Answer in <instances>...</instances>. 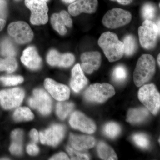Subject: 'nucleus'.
I'll use <instances>...</instances> for the list:
<instances>
[{
    "label": "nucleus",
    "mask_w": 160,
    "mask_h": 160,
    "mask_svg": "<svg viewBox=\"0 0 160 160\" xmlns=\"http://www.w3.org/2000/svg\"><path fill=\"white\" fill-rule=\"evenodd\" d=\"M98 44L110 62L121 59L124 55L123 42L113 32H106L103 33L99 38Z\"/></svg>",
    "instance_id": "obj_1"
},
{
    "label": "nucleus",
    "mask_w": 160,
    "mask_h": 160,
    "mask_svg": "<svg viewBox=\"0 0 160 160\" xmlns=\"http://www.w3.org/2000/svg\"><path fill=\"white\" fill-rule=\"evenodd\" d=\"M156 69L154 58L149 54H143L139 58L133 72V81L138 87L142 86L154 75Z\"/></svg>",
    "instance_id": "obj_2"
},
{
    "label": "nucleus",
    "mask_w": 160,
    "mask_h": 160,
    "mask_svg": "<svg viewBox=\"0 0 160 160\" xmlns=\"http://www.w3.org/2000/svg\"><path fill=\"white\" fill-rule=\"evenodd\" d=\"M138 98L152 114L158 113L160 107V95L153 84L142 86L138 92Z\"/></svg>",
    "instance_id": "obj_3"
},
{
    "label": "nucleus",
    "mask_w": 160,
    "mask_h": 160,
    "mask_svg": "<svg viewBox=\"0 0 160 160\" xmlns=\"http://www.w3.org/2000/svg\"><path fill=\"white\" fill-rule=\"evenodd\" d=\"M139 39L141 46L144 49H153L157 42L160 31L157 24L152 21L145 20L138 30Z\"/></svg>",
    "instance_id": "obj_4"
},
{
    "label": "nucleus",
    "mask_w": 160,
    "mask_h": 160,
    "mask_svg": "<svg viewBox=\"0 0 160 160\" xmlns=\"http://www.w3.org/2000/svg\"><path fill=\"white\" fill-rule=\"evenodd\" d=\"M115 93L114 87L108 83H95L90 85L84 93L87 101L92 102L102 103Z\"/></svg>",
    "instance_id": "obj_5"
},
{
    "label": "nucleus",
    "mask_w": 160,
    "mask_h": 160,
    "mask_svg": "<svg viewBox=\"0 0 160 160\" xmlns=\"http://www.w3.org/2000/svg\"><path fill=\"white\" fill-rule=\"evenodd\" d=\"M132 18V16L129 12L114 8L106 12L103 17L102 22L105 27L114 29L129 24Z\"/></svg>",
    "instance_id": "obj_6"
},
{
    "label": "nucleus",
    "mask_w": 160,
    "mask_h": 160,
    "mask_svg": "<svg viewBox=\"0 0 160 160\" xmlns=\"http://www.w3.org/2000/svg\"><path fill=\"white\" fill-rule=\"evenodd\" d=\"M25 4L31 10L30 22L32 25H44L48 22L49 9L46 2L40 0H25Z\"/></svg>",
    "instance_id": "obj_7"
},
{
    "label": "nucleus",
    "mask_w": 160,
    "mask_h": 160,
    "mask_svg": "<svg viewBox=\"0 0 160 160\" xmlns=\"http://www.w3.org/2000/svg\"><path fill=\"white\" fill-rule=\"evenodd\" d=\"M8 32L16 42L20 44L29 42L33 37V32L30 26L27 23L22 21L9 24Z\"/></svg>",
    "instance_id": "obj_8"
},
{
    "label": "nucleus",
    "mask_w": 160,
    "mask_h": 160,
    "mask_svg": "<svg viewBox=\"0 0 160 160\" xmlns=\"http://www.w3.org/2000/svg\"><path fill=\"white\" fill-rule=\"evenodd\" d=\"M33 93L32 97L29 100V106L37 109L42 114H49L52 106V102L49 95L41 89H35Z\"/></svg>",
    "instance_id": "obj_9"
},
{
    "label": "nucleus",
    "mask_w": 160,
    "mask_h": 160,
    "mask_svg": "<svg viewBox=\"0 0 160 160\" xmlns=\"http://www.w3.org/2000/svg\"><path fill=\"white\" fill-rule=\"evenodd\" d=\"M25 93L22 89L16 88L0 91V103L4 109H10L20 106Z\"/></svg>",
    "instance_id": "obj_10"
},
{
    "label": "nucleus",
    "mask_w": 160,
    "mask_h": 160,
    "mask_svg": "<svg viewBox=\"0 0 160 160\" xmlns=\"http://www.w3.org/2000/svg\"><path fill=\"white\" fill-rule=\"evenodd\" d=\"M64 126L59 124L52 125L49 129L41 132L39 136L41 143L43 144L56 146L62 140L65 135Z\"/></svg>",
    "instance_id": "obj_11"
},
{
    "label": "nucleus",
    "mask_w": 160,
    "mask_h": 160,
    "mask_svg": "<svg viewBox=\"0 0 160 160\" xmlns=\"http://www.w3.org/2000/svg\"><path fill=\"white\" fill-rule=\"evenodd\" d=\"M69 122L74 129L89 134L93 133L96 129L94 122L80 112H74L72 114Z\"/></svg>",
    "instance_id": "obj_12"
},
{
    "label": "nucleus",
    "mask_w": 160,
    "mask_h": 160,
    "mask_svg": "<svg viewBox=\"0 0 160 160\" xmlns=\"http://www.w3.org/2000/svg\"><path fill=\"white\" fill-rule=\"evenodd\" d=\"M98 5V0H77L69 5L68 11L73 16L82 13L92 14L97 10Z\"/></svg>",
    "instance_id": "obj_13"
},
{
    "label": "nucleus",
    "mask_w": 160,
    "mask_h": 160,
    "mask_svg": "<svg viewBox=\"0 0 160 160\" xmlns=\"http://www.w3.org/2000/svg\"><path fill=\"white\" fill-rule=\"evenodd\" d=\"M44 86L49 93L56 100L65 101L69 98L70 89L68 86L47 78L44 82Z\"/></svg>",
    "instance_id": "obj_14"
},
{
    "label": "nucleus",
    "mask_w": 160,
    "mask_h": 160,
    "mask_svg": "<svg viewBox=\"0 0 160 160\" xmlns=\"http://www.w3.org/2000/svg\"><path fill=\"white\" fill-rule=\"evenodd\" d=\"M81 68L88 74H91L97 70L101 66L102 57L98 51H89L84 52L81 57Z\"/></svg>",
    "instance_id": "obj_15"
},
{
    "label": "nucleus",
    "mask_w": 160,
    "mask_h": 160,
    "mask_svg": "<svg viewBox=\"0 0 160 160\" xmlns=\"http://www.w3.org/2000/svg\"><path fill=\"white\" fill-rule=\"evenodd\" d=\"M47 61L52 66L68 67L74 63L75 57L72 53H60L57 50L52 49L47 55Z\"/></svg>",
    "instance_id": "obj_16"
},
{
    "label": "nucleus",
    "mask_w": 160,
    "mask_h": 160,
    "mask_svg": "<svg viewBox=\"0 0 160 160\" xmlns=\"http://www.w3.org/2000/svg\"><path fill=\"white\" fill-rule=\"evenodd\" d=\"M51 23L53 29L61 35L67 32L66 26L70 28L72 26V20L69 13L62 10L59 13H54L52 16Z\"/></svg>",
    "instance_id": "obj_17"
},
{
    "label": "nucleus",
    "mask_w": 160,
    "mask_h": 160,
    "mask_svg": "<svg viewBox=\"0 0 160 160\" xmlns=\"http://www.w3.org/2000/svg\"><path fill=\"white\" fill-rule=\"evenodd\" d=\"M21 61L28 68L33 70L39 69L42 65V59L33 46H29L23 51Z\"/></svg>",
    "instance_id": "obj_18"
},
{
    "label": "nucleus",
    "mask_w": 160,
    "mask_h": 160,
    "mask_svg": "<svg viewBox=\"0 0 160 160\" xmlns=\"http://www.w3.org/2000/svg\"><path fill=\"white\" fill-rule=\"evenodd\" d=\"M69 142L72 148L78 151L91 149L95 144V140L92 137L78 135L72 133L70 134Z\"/></svg>",
    "instance_id": "obj_19"
},
{
    "label": "nucleus",
    "mask_w": 160,
    "mask_h": 160,
    "mask_svg": "<svg viewBox=\"0 0 160 160\" xmlns=\"http://www.w3.org/2000/svg\"><path fill=\"white\" fill-rule=\"evenodd\" d=\"M88 80L86 77L79 64L73 67L72 70V77L70 86L75 92H79L87 85Z\"/></svg>",
    "instance_id": "obj_20"
},
{
    "label": "nucleus",
    "mask_w": 160,
    "mask_h": 160,
    "mask_svg": "<svg viewBox=\"0 0 160 160\" xmlns=\"http://www.w3.org/2000/svg\"><path fill=\"white\" fill-rule=\"evenodd\" d=\"M149 115V110L147 108L130 109L127 113L126 121L132 124H138L144 122Z\"/></svg>",
    "instance_id": "obj_21"
},
{
    "label": "nucleus",
    "mask_w": 160,
    "mask_h": 160,
    "mask_svg": "<svg viewBox=\"0 0 160 160\" xmlns=\"http://www.w3.org/2000/svg\"><path fill=\"white\" fill-rule=\"evenodd\" d=\"M22 131L21 129H16L12 132V142L9 150L12 154L19 155L22 153Z\"/></svg>",
    "instance_id": "obj_22"
},
{
    "label": "nucleus",
    "mask_w": 160,
    "mask_h": 160,
    "mask_svg": "<svg viewBox=\"0 0 160 160\" xmlns=\"http://www.w3.org/2000/svg\"><path fill=\"white\" fill-rule=\"evenodd\" d=\"M97 151L99 156L103 160H118V158L115 152L111 147L106 143L100 142L98 144Z\"/></svg>",
    "instance_id": "obj_23"
},
{
    "label": "nucleus",
    "mask_w": 160,
    "mask_h": 160,
    "mask_svg": "<svg viewBox=\"0 0 160 160\" xmlns=\"http://www.w3.org/2000/svg\"><path fill=\"white\" fill-rule=\"evenodd\" d=\"M74 106L72 103L60 101L57 105V114L61 119H65L73 110Z\"/></svg>",
    "instance_id": "obj_24"
},
{
    "label": "nucleus",
    "mask_w": 160,
    "mask_h": 160,
    "mask_svg": "<svg viewBox=\"0 0 160 160\" xmlns=\"http://www.w3.org/2000/svg\"><path fill=\"white\" fill-rule=\"evenodd\" d=\"M124 44V54L127 56L132 55L137 48V43L134 36L132 35L126 36L123 42Z\"/></svg>",
    "instance_id": "obj_25"
},
{
    "label": "nucleus",
    "mask_w": 160,
    "mask_h": 160,
    "mask_svg": "<svg viewBox=\"0 0 160 160\" xmlns=\"http://www.w3.org/2000/svg\"><path fill=\"white\" fill-rule=\"evenodd\" d=\"M33 118V113L27 107H20L15 110L13 114V118L16 122L30 121Z\"/></svg>",
    "instance_id": "obj_26"
},
{
    "label": "nucleus",
    "mask_w": 160,
    "mask_h": 160,
    "mask_svg": "<svg viewBox=\"0 0 160 160\" xmlns=\"http://www.w3.org/2000/svg\"><path fill=\"white\" fill-rule=\"evenodd\" d=\"M17 67V62L13 57L0 59V71H6L11 73L14 71Z\"/></svg>",
    "instance_id": "obj_27"
},
{
    "label": "nucleus",
    "mask_w": 160,
    "mask_h": 160,
    "mask_svg": "<svg viewBox=\"0 0 160 160\" xmlns=\"http://www.w3.org/2000/svg\"><path fill=\"white\" fill-rule=\"evenodd\" d=\"M103 131L107 137L111 138H114L120 134L121 129L119 125L117 123L111 122L106 124Z\"/></svg>",
    "instance_id": "obj_28"
},
{
    "label": "nucleus",
    "mask_w": 160,
    "mask_h": 160,
    "mask_svg": "<svg viewBox=\"0 0 160 160\" xmlns=\"http://www.w3.org/2000/svg\"><path fill=\"white\" fill-rule=\"evenodd\" d=\"M0 53L7 57L15 55L16 51L12 43L8 39L4 40L0 46Z\"/></svg>",
    "instance_id": "obj_29"
},
{
    "label": "nucleus",
    "mask_w": 160,
    "mask_h": 160,
    "mask_svg": "<svg viewBox=\"0 0 160 160\" xmlns=\"http://www.w3.org/2000/svg\"><path fill=\"white\" fill-rule=\"evenodd\" d=\"M142 13L145 20L151 21L154 18L156 13L155 6L151 3L144 4L142 8Z\"/></svg>",
    "instance_id": "obj_30"
},
{
    "label": "nucleus",
    "mask_w": 160,
    "mask_h": 160,
    "mask_svg": "<svg viewBox=\"0 0 160 160\" xmlns=\"http://www.w3.org/2000/svg\"><path fill=\"white\" fill-rule=\"evenodd\" d=\"M127 76V70L124 66H118L113 70L112 77L118 82H122L126 79Z\"/></svg>",
    "instance_id": "obj_31"
},
{
    "label": "nucleus",
    "mask_w": 160,
    "mask_h": 160,
    "mask_svg": "<svg viewBox=\"0 0 160 160\" xmlns=\"http://www.w3.org/2000/svg\"><path fill=\"white\" fill-rule=\"evenodd\" d=\"M24 79L20 76L2 77L0 78V82L6 86H13L21 84Z\"/></svg>",
    "instance_id": "obj_32"
},
{
    "label": "nucleus",
    "mask_w": 160,
    "mask_h": 160,
    "mask_svg": "<svg viewBox=\"0 0 160 160\" xmlns=\"http://www.w3.org/2000/svg\"><path fill=\"white\" fill-rule=\"evenodd\" d=\"M132 139L135 144L140 148L146 149L149 146V139L145 134L142 133L134 134L132 137Z\"/></svg>",
    "instance_id": "obj_33"
},
{
    "label": "nucleus",
    "mask_w": 160,
    "mask_h": 160,
    "mask_svg": "<svg viewBox=\"0 0 160 160\" xmlns=\"http://www.w3.org/2000/svg\"><path fill=\"white\" fill-rule=\"evenodd\" d=\"M66 150L69 153L72 160H89V157L87 155L81 153L70 146H67L66 147Z\"/></svg>",
    "instance_id": "obj_34"
},
{
    "label": "nucleus",
    "mask_w": 160,
    "mask_h": 160,
    "mask_svg": "<svg viewBox=\"0 0 160 160\" xmlns=\"http://www.w3.org/2000/svg\"><path fill=\"white\" fill-rule=\"evenodd\" d=\"M39 149L38 147L34 144H31L27 146V151L31 155H35L38 153Z\"/></svg>",
    "instance_id": "obj_35"
},
{
    "label": "nucleus",
    "mask_w": 160,
    "mask_h": 160,
    "mask_svg": "<svg viewBox=\"0 0 160 160\" xmlns=\"http://www.w3.org/2000/svg\"><path fill=\"white\" fill-rule=\"evenodd\" d=\"M6 13V2L5 0H0V17H5Z\"/></svg>",
    "instance_id": "obj_36"
},
{
    "label": "nucleus",
    "mask_w": 160,
    "mask_h": 160,
    "mask_svg": "<svg viewBox=\"0 0 160 160\" xmlns=\"http://www.w3.org/2000/svg\"><path fill=\"white\" fill-rule=\"evenodd\" d=\"M69 158L67 156V155L64 152H60L58 154L53 156L50 158V160H69Z\"/></svg>",
    "instance_id": "obj_37"
},
{
    "label": "nucleus",
    "mask_w": 160,
    "mask_h": 160,
    "mask_svg": "<svg viewBox=\"0 0 160 160\" xmlns=\"http://www.w3.org/2000/svg\"><path fill=\"white\" fill-rule=\"evenodd\" d=\"M30 136L34 143H37L39 140V133L37 130L35 129H32L30 131Z\"/></svg>",
    "instance_id": "obj_38"
},
{
    "label": "nucleus",
    "mask_w": 160,
    "mask_h": 160,
    "mask_svg": "<svg viewBox=\"0 0 160 160\" xmlns=\"http://www.w3.org/2000/svg\"><path fill=\"white\" fill-rule=\"evenodd\" d=\"M113 2H116L121 5H128L132 2L133 0H111Z\"/></svg>",
    "instance_id": "obj_39"
},
{
    "label": "nucleus",
    "mask_w": 160,
    "mask_h": 160,
    "mask_svg": "<svg viewBox=\"0 0 160 160\" xmlns=\"http://www.w3.org/2000/svg\"><path fill=\"white\" fill-rule=\"evenodd\" d=\"M6 24V22L5 20L0 18V31L2 30Z\"/></svg>",
    "instance_id": "obj_40"
},
{
    "label": "nucleus",
    "mask_w": 160,
    "mask_h": 160,
    "mask_svg": "<svg viewBox=\"0 0 160 160\" xmlns=\"http://www.w3.org/2000/svg\"><path fill=\"white\" fill-rule=\"evenodd\" d=\"M62 1L66 3H72L74 2L76 0H62Z\"/></svg>",
    "instance_id": "obj_41"
},
{
    "label": "nucleus",
    "mask_w": 160,
    "mask_h": 160,
    "mask_svg": "<svg viewBox=\"0 0 160 160\" xmlns=\"http://www.w3.org/2000/svg\"><path fill=\"white\" fill-rule=\"evenodd\" d=\"M160 55L159 54L158 55L157 61L158 63V64L159 66H160Z\"/></svg>",
    "instance_id": "obj_42"
},
{
    "label": "nucleus",
    "mask_w": 160,
    "mask_h": 160,
    "mask_svg": "<svg viewBox=\"0 0 160 160\" xmlns=\"http://www.w3.org/2000/svg\"><path fill=\"white\" fill-rule=\"evenodd\" d=\"M40 1H42V2H48L49 0H40Z\"/></svg>",
    "instance_id": "obj_43"
},
{
    "label": "nucleus",
    "mask_w": 160,
    "mask_h": 160,
    "mask_svg": "<svg viewBox=\"0 0 160 160\" xmlns=\"http://www.w3.org/2000/svg\"><path fill=\"white\" fill-rule=\"evenodd\" d=\"M16 1H19V0H16Z\"/></svg>",
    "instance_id": "obj_44"
}]
</instances>
